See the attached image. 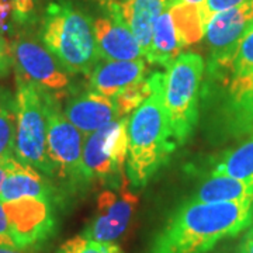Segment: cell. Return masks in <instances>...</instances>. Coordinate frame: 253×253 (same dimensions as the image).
I'll return each mask as SVG.
<instances>
[{
  "instance_id": "44dd1931",
  "label": "cell",
  "mask_w": 253,
  "mask_h": 253,
  "mask_svg": "<svg viewBox=\"0 0 253 253\" xmlns=\"http://www.w3.org/2000/svg\"><path fill=\"white\" fill-rule=\"evenodd\" d=\"M169 13L183 48L194 45L206 37L207 27L201 17L200 4L173 3L169 6Z\"/></svg>"
},
{
  "instance_id": "4dcf8cb0",
  "label": "cell",
  "mask_w": 253,
  "mask_h": 253,
  "mask_svg": "<svg viewBox=\"0 0 253 253\" xmlns=\"http://www.w3.org/2000/svg\"><path fill=\"white\" fill-rule=\"evenodd\" d=\"M16 161V156H11L7 159H1L0 161V191H1V186H3V181L6 179L9 170L13 168V163Z\"/></svg>"
},
{
  "instance_id": "7c38bea8",
  "label": "cell",
  "mask_w": 253,
  "mask_h": 253,
  "mask_svg": "<svg viewBox=\"0 0 253 253\" xmlns=\"http://www.w3.org/2000/svg\"><path fill=\"white\" fill-rule=\"evenodd\" d=\"M214 129L225 138L253 135V82L239 89L225 90L214 116Z\"/></svg>"
},
{
  "instance_id": "7a4b0ae2",
  "label": "cell",
  "mask_w": 253,
  "mask_h": 253,
  "mask_svg": "<svg viewBox=\"0 0 253 253\" xmlns=\"http://www.w3.org/2000/svg\"><path fill=\"white\" fill-rule=\"evenodd\" d=\"M152 76L151 96L128 117L126 177L134 190L144 189L177 146L165 107V73Z\"/></svg>"
},
{
  "instance_id": "7402d4cb",
  "label": "cell",
  "mask_w": 253,
  "mask_h": 253,
  "mask_svg": "<svg viewBox=\"0 0 253 253\" xmlns=\"http://www.w3.org/2000/svg\"><path fill=\"white\" fill-rule=\"evenodd\" d=\"M16 145V99L0 86V161L14 156Z\"/></svg>"
},
{
  "instance_id": "603a6c76",
  "label": "cell",
  "mask_w": 253,
  "mask_h": 253,
  "mask_svg": "<svg viewBox=\"0 0 253 253\" xmlns=\"http://www.w3.org/2000/svg\"><path fill=\"white\" fill-rule=\"evenodd\" d=\"M154 89V76L144 78L129 86L124 87L113 97V101L117 109L118 118L128 117L132 114L145 100L148 99Z\"/></svg>"
},
{
  "instance_id": "5b68a950",
  "label": "cell",
  "mask_w": 253,
  "mask_h": 253,
  "mask_svg": "<svg viewBox=\"0 0 253 253\" xmlns=\"http://www.w3.org/2000/svg\"><path fill=\"white\" fill-rule=\"evenodd\" d=\"M16 145L14 156L49 179H55L54 165L46 146V117L41 89L16 73Z\"/></svg>"
},
{
  "instance_id": "2e32d148",
  "label": "cell",
  "mask_w": 253,
  "mask_h": 253,
  "mask_svg": "<svg viewBox=\"0 0 253 253\" xmlns=\"http://www.w3.org/2000/svg\"><path fill=\"white\" fill-rule=\"evenodd\" d=\"M146 65L139 61H104L97 62L89 75L90 89L113 99L124 87L144 79Z\"/></svg>"
},
{
  "instance_id": "f546056e",
  "label": "cell",
  "mask_w": 253,
  "mask_h": 253,
  "mask_svg": "<svg viewBox=\"0 0 253 253\" xmlns=\"http://www.w3.org/2000/svg\"><path fill=\"white\" fill-rule=\"evenodd\" d=\"M238 253H253V224L245 231L244 236L241 238L238 244Z\"/></svg>"
},
{
  "instance_id": "4316f807",
  "label": "cell",
  "mask_w": 253,
  "mask_h": 253,
  "mask_svg": "<svg viewBox=\"0 0 253 253\" xmlns=\"http://www.w3.org/2000/svg\"><path fill=\"white\" fill-rule=\"evenodd\" d=\"M13 66V59L10 54V45L6 37L0 33V78H4Z\"/></svg>"
},
{
  "instance_id": "83f0119b",
  "label": "cell",
  "mask_w": 253,
  "mask_h": 253,
  "mask_svg": "<svg viewBox=\"0 0 253 253\" xmlns=\"http://www.w3.org/2000/svg\"><path fill=\"white\" fill-rule=\"evenodd\" d=\"M0 246H6V248H16V245L11 239L10 235V226L7 214L4 210V204L0 201Z\"/></svg>"
},
{
  "instance_id": "3957f363",
  "label": "cell",
  "mask_w": 253,
  "mask_h": 253,
  "mask_svg": "<svg viewBox=\"0 0 253 253\" xmlns=\"http://www.w3.org/2000/svg\"><path fill=\"white\" fill-rule=\"evenodd\" d=\"M40 40L69 75H90L100 61L90 17L69 0L48 3Z\"/></svg>"
},
{
  "instance_id": "ba28073f",
  "label": "cell",
  "mask_w": 253,
  "mask_h": 253,
  "mask_svg": "<svg viewBox=\"0 0 253 253\" xmlns=\"http://www.w3.org/2000/svg\"><path fill=\"white\" fill-rule=\"evenodd\" d=\"M253 27V0L218 13L206 30L208 81H218L226 71L244 36Z\"/></svg>"
},
{
  "instance_id": "277c9868",
  "label": "cell",
  "mask_w": 253,
  "mask_h": 253,
  "mask_svg": "<svg viewBox=\"0 0 253 253\" xmlns=\"http://www.w3.org/2000/svg\"><path fill=\"white\" fill-rule=\"evenodd\" d=\"M206 62L199 54H180L165 73V107L173 141L186 144L200 118V97Z\"/></svg>"
},
{
  "instance_id": "836d02e7",
  "label": "cell",
  "mask_w": 253,
  "mask_h": 253,
  "mask_svg": "<svg viewBox=\"0 0 253 253\" xmlns=\"http://www.w3.org/2000/svg\"><path fill=\"white\" fill-rule=\"evenodd\" d=\"M204 0H170V4L173 3H191V4H201Z\"/></svg>"
},
{
  "instance_id": "cb8c5ba5",
  "label": "cell",
  "mask_w": 253,
  "mask_h": 253,
  "mask_svg": "<svg viewBox=\"0 0 253 253\" xmlns=\"http://www.w3.org/2000/svg\"><path fill=\"white\" fill-rule=\"evenodd\" d=\"M40 0H9L13 9V20L18 27H27L36 18Z\"/></svg>"
},
{
  "instance_id": "e0dca14e",
  "label": "cell",
  "mask_w": 253,
  "mask_h": 253,
  "mask_svg": "<svg viewBox=\"0 0 253 253\" xmlns=\"http://www.w3.org/2000/svg\"><path fill=\"white\" fill-rule=\"evenodd\" d=\"M253 199V180H241L222 174H206L190 196V201L224 203Z\"/></svg>"
},
{
  "instance_id": "8fae6325",
  "label": "cell",
  "mask_w": 253,
  "mask_h": 253,
  "mask_svg": "<svg viewBox=\"0 0 253 253\" xmlns=\"http://www.w3.org/2000/svg\"><path fill=\"white\" fill-rule=\"evenodd\" d=\"M107 16L120 18L131 30L142 49L145 61L151 55L152 33L158 17L170 6V0H96Z\"/></svg>"
},
{
  "instance_id": "8992f818",
  "label": "cell",
  "mask_w": 253,
  "mask_h": 253,
  "mask_svg": "<svg viewBox=\"0 0 253 253\" xmlns=\"http://www.w3.org/2000/svg\"><path fill=\"white\" fill-rule=\"evenodd\" d=\"M46 117V146L54 165L55 177L72 186L86 183L83 174V145L86 136L73 126L63 113L59 97L41 89Z\"/></svg>"
},
{
  "instance_id": "ffe728a7",
  "label": "cell",
  "mask_w": 253,
  "mask_h": 253,
  "mask_svg": "<svg viewBox=\"0 0 253 253\" xmlns=\"http://www.w3.org/2000/svg\"><path fill=\"white\" fill-rule=\"evenodd\" d=\"M225 90L239 89L253 82V27L246 33L224 75L218 79Z\"/></svg>"
},
{
  "instance_id": "ac0fdd59",
  "label": "cell",
  "mask_w": 253,
  "mask_h": 253,
  "mask_svg": "<svg viewBox=\"0 0 253 253\" xmlns=\"http://www.w3.org/2000/svg\"><path fill=\"white\" fill-rule=\"evenodd\" d=\"M208 165L210 169L206 174H222L241 180H253V135L212 158Z\"/></svg>"
},
{
  "instance_id": "6da1fadb",
  "label": "cell",
  "mask_w": 253,
  "mask_h": 253,
  "mask_svg": "<svg viewBox=\"0 0 253 253\" xmlns=\"http://www.w3.org/2000/svg\"><path fill=\"white\" fill-rule=\"evenodd\" d=\"M253 224V199L224 203L183 201L145 253H207Z\"/></svg>"
},
{
  "instance_id": "1f68e13d",
  "label": "cell",
  "mask_w": 253,
  "mask_h": 253,
  "mask_svg": "<svg viewBox=\"0 0 253 253\" xmlns=\"http://www.w3.org/2000/svg\"><path fill=\"white\" fill-rule=\"evenodd\" d=\"M0 253H37L36 251H27V249H18V248H6L0 246Z\"/></svg>"
},
{
  "instance_id": "30bf717a",
  "label": "cell",
  "mask_w": 253,
  "mask_h": 253,
  "mask_svg": "<svg viewBox=\"0 0 253 253\" xmlns=\"http://www.w3.org/2000/svg\"><path fill=\"white\" fill-rule=\"evenodd\" d=\"M124 177L116 190H104L97 199L96 214L84 228L82 235L101 244H116L129 228L139 200L128 187Z\"/></svg>"
},
{
  "instance_id": "d6a6232c",
  "label": "cell",
  "mask_w": 253,
  "mask_h": 253,
  "mask_svg": "<svg viewBox=\"0 0 253 253\" xmlns=\"http://www.w3.org/2000/svg\"><path fill=\"white\" fill-rule=\"evenodd\" d=\"M103 253H123L117 244H104V252Z\"/></svg>"
},
{
  "instance_id": "4fadbf2b",
  "label": "cell",
  "mask_w": 253,
  "mask_h": 253,
  "mask_svg": "<svg viewBox=\"0 0 253 253\" xmlns=\"http://www.w3.org/2000/svg\"><path fill=\"white\" fill-rule=\"evenodd\" d=\"M63 113L84 136L99 131L118 118L113 99L91 89L71 96L65 103Z\"/></svg>"
},
{
  "instance_id": "9a60e30c",
  "label": "cell",
  "mask_w": 253,
  "mask_h": 253,
  "mask_svg": "<svg viewBox=\"0 0 253 253\" xmlns=\"http://www.w3.org/2000/svg\"><path fill=\"white\" fill-rule=\"evenodd\" d=\"M23 197L46 199L56 203L59 200V194L52 179L37 170L36 168L16 159L3 181L0 201L7 203Z\"/></svg>"
},
{
  "instance_id": "484cf974",
  "label": "cell",
  "mask_w": 253,
  "mask_h": 253,
  "mask_svg": "<svg viewBox=\"0 0 253 253\" xmlns=\"http://www.w3.org/2000/svg\"><path fill=\"white\" fill-rule=\"evenodd\" d=\"M244 1L245 0H204L200 4V11H201V17H203L206 27L208 26V23L211 21V18L217 16L218 13L225 11L228 9H232V7H235V6L244 3Z\"/></svg>"
},
{
  "instance_id": "52a82bcc",
  "label": "cell",
  "mask_w": 253,
  "mask_h": 253,
  "mask_svg": "<svg viewBox=\"0 0 253 253\" xmlns=\"http://www.w3.org/2000/svg\"><path fill=\"white\" fill-rule=\"evenodd\" d=\"M16 73L42 90L58 94L71 86V78L48 51L42 41L27 31H21L9 42Z\"/></svg>"
},
{
  "instance_id": "e575fe53",
  "label": "cell",
  "mask_w": 253,
  "mask_h": 253,
  "mask_svg": "<svg viewBox=\"0 0 253 253\" xmlns=\"http://www.w3.org/2000/svg\"><path fill=\"white\" fill-rule=\"evenodd\" d=\"M56 253H61V252H59V251H58V252H56Z\"/></svg>"
},
{
  "instance_id": "d6986e66",
  "label": "cell",
  "mask_w": 253,
  "mask_h": 253,
  "mask_svg": "<svg viewBox=\"0 0 253 253\" xmlns=\"http://www.w3.org/2000/svg\"><path fill=\"white\" fill-rule=\"evenodd\" d=\"M183 49L176 28L173 26L169 7L162 11L154 26L151 55L148 58L149 63H158L162 66H169L180 55Z\"/></svg>"
},
{
  "instance_id": "9c48e42d",
  "label": "cell",
  "mask_w": 253,
  "mask_h": 253,
  "mask_svg": "<svg viewBox=\"0 0 253 253\" xmlns=\"http://www.w3.org/2000/svg\"><path fill=\"white\" fill-rule=\"evenodd\" d=\"M3 204L9 219L10 235L18 249L36 251L55 234L54 201L23 197Z\"/></svg>"
},
{
  "instance_id": "f1b7e54d",
  "label": "cell",
  "mask_w": 253,
  "mask_h": 253,
  "mask_svg": "<svg viewBox=\"0 0 253 253\" xmlns=\"http://www.w3.org/2000/svg\"><path fill=\"white\" fill-rule=\"evenodd\" d=\"M11 24H14L13 20V9L9 0H0V33L9 34L11 31Z\"/></svg>"
},
{
  "instance_id": "d4e9b609",
  "label": "cell",
  "mask_w": 253,
  "mask_h": 253,
  "mask_svg": "<svg viewBox=\"0 0 253 253\" xmlns=\"http://www.w3.org/2000/svg\"><path fill=\"white\" fill-rule=\"evenodd\" d=\"M61 253H103L104 252V244L89 239L86 236L79 235L73 236L68 239L62 246L59 248Z\"/></svg>"
},
{
  "instance_id": "5bb4252c",
  "label": "cell",
  "mask_w": 253,
  "mask_h": 253,
  "mask_svg": "<svg viewBox=\"0 0 253 253\" xmlns=\"http://www.w3.org/2000/svg\"><path fill=\"white\" fill-rule=\"evenodd\" d=\"M100 59L104 61H139L145 59L136 38L120 18L106 16L93 23Z\"/></svg>"
}]
</instances>
